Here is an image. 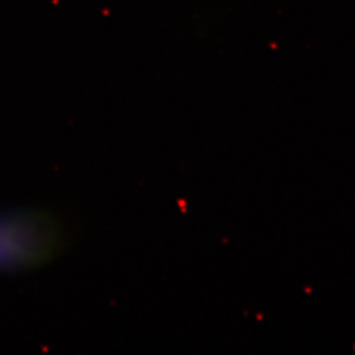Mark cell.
<instances>
[{
	"mask_svg": "<svg viewBox=\"0 0 355 355\" xmlns=\"http://www.w3.org/2000/svg\"><path fill=\"white\" fill-rule=\"evenodd\" d=\"M54 241L51 227L41 220L0 218V268L37 265L49 257Z\"/></svg>",
	"mask_w": 355,
	"mask_h": 355,
	"instance_id": "obj_1",
	"label": "cell"
}]
</instances>
